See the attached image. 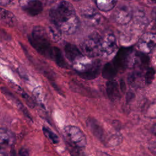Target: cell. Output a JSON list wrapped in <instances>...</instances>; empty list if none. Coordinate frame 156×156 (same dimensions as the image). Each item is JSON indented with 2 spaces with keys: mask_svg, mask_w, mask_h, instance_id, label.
Segmentation results:
<instances>
[{
  "mask_svg": "<svg viewBox=\"0 0 156 156\" xmlns=\"http://www.w3.org/2000/svg\"><path fill=\"white\" fill-rule=\"evenodd\" d=\"M51 23L66 35L74 34L79 27V18L73 5L69 2L62 1L49 12Z\"/></svg>",
  "mask_w": 156,
  "mask_h": 156,
  "instance_id": "cell-1",
  "label": "cell"
},
{
  "mask_svg": "<svg viewBox=\"0 0 156 156\" xmlns=\"http://www.w3.org/2000/svg\"><path fill=\"white\" fill-rule=\"evenodd\" d=\"M31 44L38 52L43 55L49 57L51 48L49 43V35L43 27L35 26L29 39Z\"/></svg>",
  "mask_w": 156,
  "mask_h": 156,
  "instance_id": "cell-2",
  "label": "cell"
},
{
  "mask_svg": "<svg viewBox=\"0 0 156 156\" xmlns=\"http://www.w3.org/2000/svg\"><path fill=\"white\" fill-rule=\"evenodd\" d=\"M102 38L97 33H93L88 36L81 44L82 52L88 57H95L102 55Z\"/></svg>",
  "mask_w": 156,
  "mask_h": 156,
  "instance_id": "cell-3",
  "label": "cell"
},
{
  "mask_svg": "<svg viewBox=\"0 0 156 156\" xmlns=\"http://www.w3.org/2000/svg\"><path fill=\"white\" fill-rule=\"evenodd\" d=\"M66 138L77 147H83L87 144V139L83 132L77 126L69 125L64 128Z\"/></svg>",
  "mask_w": 156,
  "mask_h": 156,
  "instance_id": "cell-4",
  "label": "cell"
},
{
  "mask_svg": "<svg viewBox=\"0 0 156 156\" xmlns=\"http://www.w3.org/2000/svg\"><path fill=\"white\" fill-rule=\"evenodd\" d=\"M156 45V34L146 32L139 39L138 48L143 54H149Z\"/></svg>",
  "mask_w": 156,
  "mask_h": 156,
  "instance_id": "cell-5",
  "label": "cell"
},
{
  "mask_svg": "<svg viewBox=\"0 0 156 156\" xmlns=\"http://www.w3.org/2000/svg\"><path fill=\"white\" fill-rule=\"evenodd\" d=\"M131 52L128 49H121L116 54L113 65L118 71H124L127 66H129L132 61Z\"/></svg>",
  "mask_w": 156,
  "mask_h": 156,
  "instance_id": "cell-6",
  "label": "cell"
},
{
  "mask_svg": "<svg viewBox=\"0 0 156 156\" xmlns=\"http://www.w3.org/2000/svg\"><path fill=\"white\" fill-rule=\"evenodd\" d=\"M117 48L116 40L113 34L106 35L101 40L102 55H109L113 54Z\"/></svg>",
  "mask_w": 156,
  "mask_h": 156,
  "instance_id": "cell-7",
  "label": "cell"
},
{
  "mask_svg": "<svg viewBox=\"0 0 156 156\" xmlns=\"http://www.w3.org/2000/svg\"><path fill=\"white\" fill-rule=\"evenodd\" d=\"M81 14L84 21L90 26L97 25L101 21L100 14L92 7H87L82 9Z\"/></svg>",
  "mask_w": 156,
  "mask_h": 156,
  "instance_id": "cell-8",
  "label": "cell"
},
{
  "mask_svg": "<svg viewBox=\"0 0 156 156\" xmlns=\"http://www.w3.org/2000/svg\"><path fill=\"white\" fill-rule=\"evenodd\" d=\"M23 10L30 16H35L43 11V4L40 0H29L23 5Z\"/></svg>",
  "mask_w": 156,
  "mask_h": 156,
  "instance_id": "cell-9",
  "label": "cell"
},
{
  "mask_svg": "<svg viewBox=\"0 0 156 156\" xmlns=\"http://www.w3.org/2000/svg\"><path fill=\"white\" fill-rule=\"evenodd\" d=\"M86 123L89 130L96 138L101 141L105 140L104 129L96 119L90 117L87 119Z\"/></svg>",
  "mask_w": 156,
  "mask_h": 156,
  "instance_id": "cell-10",
  "label": "cell"
},
{
  "mask_svg": "<svg viewBox=\"0 0 156 156\" xmlns=\"http://www.w3.org/2000/svg\"><path fill=\"white\" fill-rule=\"evenodd\" d=\"M120 87L118 82L114 80H108L106 83V93L112 101H115L121 97Z\"/></svg>",
  "mask_w": 156,
  "mask_h": 156,
  "instance_id": "cell-11",
  "label": "cell"
},
{
  "mask_svg": "<svg viewBox=\"0 0 156 156\" xmlns=\"http://www.w3.org/2000/svg\"><path fill=\"white\" fill-rule=\"evenodd\" d=\"M132 18V12L129 7L123 6L118 9L115 14V20L119 24H127Z\"/></svg>",
  "mask_w": 156,
  "mask_h": 156,
  "instance_id": "cell-12",
  "label": "cell"
},
{
  "mask_svg": "<svg viewBox=\"0 0 156 156\" xmlns=\"http://www.w3.org/2000/svg\"><path fill=\"white\" fill-rule=\"evenodd\" d=\"M72 63L74 69L78 71V73H82L90 68L94 62H93L86 55L84 56L82 54Z\"/></svg>",
  "mask_w": 156,
  "mask_h": 156,
  "instance_id": "cell-13",
  "label": "cell"
},
{
  "mask_svg": "<svg viewBox=\"0 0 156 156\" xmlns=\"http://www.w3.org/2000/svg\"><path fill=\"white\" fill-rule=\"evenodd\" d=\"M16 142L15 134L5 128H0V145L11 146Z\"/></svg>",
  "mask_w": 156,
  "mask_h": 156,
  "instance_id": "cell-14",
  "label": "cell"
},
{
  "mask_svg": "<svg viewBox=\"0 0 156 156\" xmlns=\"http://www.w3.org/2000/svg\"><path fill=\"white\" fill-rule=\"evenodd\" d=\"M100 66L101 64L99 62H94L93 65L90 68L83 72L78 73L80 77L82 79L85 80H91L96 78L99 75L100 72Z\"/></svg>",
  "mask_w": 156,
  "mask_h": 156,
  "instance_id": "cell-15",
  "label": "cell"
},
{
  "mask_svg": "<svg viewBox=\"0 0 156 156\" xmlns=\"http://www.w3.org/2000/svg\"><path fill=\"white\" fill-rule=\"evenodd\" d=\"M16 18L10 11L0 7V24L12 27L15 24Z\"/></svg>",
  "mask_w": 156,
  "mask_h": 156,
  "instance_id": "cell-16",
  "label": "cell"
},
{
  "mask_svg": "<svg viewBox=\"0 0 156 156\" xmlns=\"http://www.w3.org/2000/svg\"><path fill=\"white\" fill-rule=\"evenodd\" d=\"M117 73L118 70L113 63H107L102 70V77L108 80L113 79Z\"/></svg>",
  "mask_w": 156,
  "mask_h": 156,
  "instance_id": "cell-17",
  "label": "cell"
},
{
  "mask_svg": "<svg viewBox=\"0 0 156 156\" xmlns=\"http://www.w3.org/2000/svg\"><path fill=\"white\" fill-rule=\"evenodd\" d=\"M65 52L67 58L73 62L82 55L79 50L73 44L67 43L65 46Z\"/></svg>",
  "mask_w": 156,
  "mask_h": 156,
  "instance_id": "cell-18",
  "label": "cell"
},
{
  "mask_svg": "<svg viewBox=\"0 0 156 156\" xmlns=\"http://www.w3.org/2000/svg\"><path fill=\"white\" fill-rule=\"evenodd\" d=\"M49 58L53 59L55 63L60 67L65 68L66 66V63L65 62V60L62 56V52L58 49L55 47H52L51 50L50 52Z\"/></svg>",
  "mask_w": 156,
  "mask_h": 156,
  "instance_id": "cell-19",
  "label": "cell"
},
{
  "mask_svg": "<svg viewBox=\"0 0 156 156\" xmlns=\"http://www.w3.org/2000/svg\"><path fill=\"white\" fill-rule=\"evenodd\" d=\"M117 0H95V3L99 10L108 12L112 10L116 5Z\"/></svg>",
  "mask_w": 156,
  "mask_h": 156,
  "instance_id": "cell-20",
  "label": "cell"
},
{
  "mask_svg": "<svg viewBox=\"0 0 156 156\" xmlns=\"http://www.w3.org/2000/svg\"><path fill=\"white\" fill-rule=\"evenodd\" d=\"M49 35L55 41H58L62 37V32L55 25L51 23L49 27Z\"/></svg>",
  "mask_w": 156,
  "mask_h": 156,
  "instance_id": "cell-21",
  "label": "cell"
},
{
  "mask_svg": "<svg viewBox=\"0 0 156 156\" xmlns=\"http://www.w3.org/2000/svg\"><path fill=\"white\" fill-rule=\"evenodd\" d=\"M142 80L141 74L140 72H135L130 74L128 77L129 83L132 86H139Z\"/></svg>",
  "mask_w": 156,
  "mask_h": 156,
  "instance_id": "cell-22",
  "label": "cell"
},
{
  "mask_svg": "<svg viewBox=\"0 0 156 156\" xmlns=\"http://www.w3.org/2000/svg\"><path fill=\"white\" fill-rule=\"evenodd\" d=\"M43 131L45 136L54 144H57L59 142V138L56 134H55L53 132L50 130L47 127H43Z\"/></svg>",
  "mask_w": 156,
  "mask_h": 156,
  "instance_id": "cell-23",
  "label": "cell"
},
{
  "mask_svg": "<svg viewBox=\"0 0 156 156\" xmlns=\"http://www.w3.org/2000/svg\"><path fill=\"white\" fill-rule=\"evenodd\" d=\"M154 75H155V70L152 68H149L146 72L144 74V82L149 85L152 83V80H154Z\"/></svg>",
  "mask_w": 156,
  "mask_h": 156,
  "instance_id": "cell-24",
  "label": "cell"
},
{
  "mask_svg": "<svg viewBox=\"0 0 156 156\" xmlns=\"http://www.w3.org/2000/svg\"><path fill=\"white\" fill-rule=\"evenodd\" d=\"M147 114L150 118H156V104H152L148 108Z\"/></svg>",
  "mask_w": 156,
  "mask_h": 156,
  "instance_id": "cell-25",
  "label": "cell"
},
{
  "mask_svg": "<svg viewBox=\"0 0 156 156\" xmlns=\"http://www.w3.org/2000/svg\"><path fill=\"white\" fill-rule=\"evenodd\" d=\"M19 154L20 156H29V152L27 150L24 148L21 149V150L19 152Z\"/></svg>",
  "mask_w": 156,
  "mask_h": 156,
  "instance_id": "cell-26",
  "label": "cell"
},
{
  "mask_svg": "<svg viewBox=\"0 0 156 156\" xmlns=\"http://www.w3.org/2000/svg\"><path fill=\"white\" fill-rule=\"evenodd\" d=\"M12 1V0H0V5L3 6L7 5L10 3Z\"/></svg>",
  "mask_w": 156,
  "mask_h": 156,
  "instance_id": "cell-27",
  "label": "cell"
},
{
  "mask_svg": "<svg viewBox=\"0 0 156 156\" xmlns=\"http://www.w3.org/2000/svg\"><path fill=\"white\" fill-rule=\"evenodd\" d=\"M119 87H120V90L122 92H124L125 91V90H126V85H125L124 82L122 80L121 81V82L119 83Z\"/></svg>",
  "mask_w": 156,
  "mask_h": 156,
  "instance_id": "cell-28",
  "label": "cell"
},
{
  "mask_svg": "<svg viewBox=\"0 0 156 156\" xmlns=\"http://www.w3.org/2000/svg\"><path fill=\"white\" fill-rule=\"evenodd\" d=\"M0 156H7L6 151L1 146H0Z\"/></svg>",
  "mask_w": 156,
  "mask_h": 156,
  "instance_id": "cell-29",
  "label": "cell"
},
{
  "mask_svg": "<svg viewBox=\"0 0 156 156\" xmlns=\"http://www.w3.org/2000/svg\"><path fill=\"white\" fill-rule=\"evenodd\" d=\"M152 132L155 135H156V123L153 126L152 128Z\"/></svg>",
  "mask_w": 156,
  "mask_h": 156,
  "instance_id": "cell-30",
  "label": "cell"
},
{
  "mask_svg": "<svg viewBox=\"0 0 156 156\" xmlns=\"http://www.w3.org/2000/svg\"><path fill=\"white\" fill-rule=\"evenodd\" d=\"M101 156H111V155H109V154H107V153L103 152V153H102V154H101Z\"/></svg>",
  "mask_w": 156,
  "mask_h": 156,
  "instance_id": "cell-31",
  "label": "cell"
},
{
  "mask_svg": "<svg viewBox=\"0 0 156 156\" xmlns=\"http://www.w3.org/2000/svg\"><path fill=\"white\" fill-rule=\"evenodd\" d=\"M152 2H154V3H156V0H151Z\"/></svg>",
  "mask_w": 156,
  "mask_h": 156,
  "instance_id": "cell-32",
  "label": "cell"
},
{
  "mask_svg": "<svg viewBox=\"0 0 156 156\" xmlns=\"http://www.w3.org/2000/svg\"><path fill=\"white\" fill-rule=\"evenodd\" d=\"M73 1H80V0H73Z\"/></svg>",
  "mask_w": 156,
  "mask_h": 156,
  "instance_id": "cell-33",
  "label": "cell"
},
{
  "mask_svg": "<svg viewBox=\"0 0 156 156\" xmlns=\"http://www.w3.org/2000/svg\"><path fill=\"white\" fill-rule=\"evenodd\" d=\"M155 18H156V13H155Z\"/></svg>",
  "mask_w": 156,
  "mask_h": 156,
  "instance_id": "cell-34",
  "label": "cell"
}]
</instances>
